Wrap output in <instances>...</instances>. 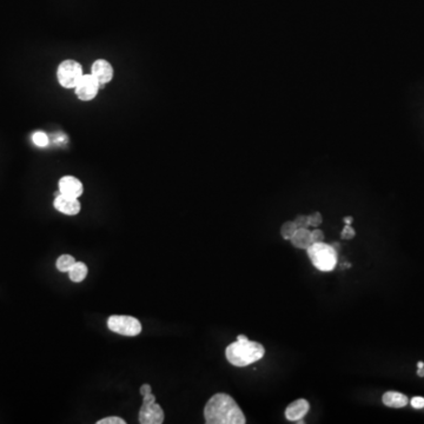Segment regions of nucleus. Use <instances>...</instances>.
Segmentation results:
<instances>
[{
  "mask_svg": "<svg viewBox=\"0 0 424 424\" xmlns=\"http://www.w3.org/2000/svg\"><path fill=\"white\" fill-rule=\"evenodd\" d=\"M309 409H310V404H309L308 400L304 398L296 399L293 400L292 403H290V404L288 405V408L285 409V417H287L289 421L297 422V421L302 420V418L305 416L306 412L309 411Z\"/></svg>",
  "mask_w": 424,
  "mask_h": 424,
  "instance_id": "11",
  "label": "nucleus"
},
{
  "mask_svg": "<svg viewBox=\"0 0 424 424\" xmlns=\"http://www.w3.org/2000/svg\"><path fill=\"white\" fill-rule=\"evenodd\" d=\"M417 367H418V368H424V363H423V362H418Z\"/></svg>",
  "mask_w": 424,
  "mask_h": 424,
  "instance_id": "27",
  "label": "nucleus"
},
{
  "mask_svg": "<svg viewBox=\"0 0 424 424\" xmlns=\"http://www.w3.org/2000/svg\"><path fill=\"white\" fill-rule=\"evenodd\" d=\"M87 272H88V269L86 264L82 263V262H76L75 265H73L69 271V276L71 281L79 283L86 278Z\"/></svg>",
  "mask_w": 424,
  "mask_h": 424,
  "instance_id": "14",
  "label": "nucleus"
},
{
  "mask_svg": "<svg viewBox=\"0 0 424 424\" xmlns=\"http://www.w3.org/2000/svg\"><path fill=\"white\" fill-rule=\"evenodd\" d=\"M383 403L390 408H404L408 404V397L397 391H387L382 397Z\"/></svg>",
  "mask_w": 424,
  "mask_h": 424,
  "instance_id": "13",
  "label": "nucleus"
},
{
  "mask_svg": "<svg viewBox=\"0 0 424 424\" xmlns=\"http://www.w3.org/2000/svg\"><path fill=\"white\" fill-rule=\"evenodd\" d=\"M84 75L82 66L75 59H65L58 65L57 80L61 87L75 88L78 81Z\"/></svg>",
  "mask_w": 424,
  "mask_h": 424,
  "instance_id": "4",
  "label": "nucleus"
},
{
  "mask_svg": "<svg viewBox=\"0 0 424 424\" xmlns=\"http://www.w3.org/2000/svg\"><path fill=\"white\" fill-rule=\"evenodd\" d=\"M293 222L296 223L297 228H309L308 216H305V214H298V216L294 218Z\"/></svg>",
  "mask_w": 424,
  "mask_h": 424,
  "instance_id": "21",
  "label": "nucleus"
},
{
  "mask_svg": "<svg viewBox=\"0 0 424 424\" xmlns=\"http://www.w3.org/2000/svg\"><path fill=\"white\" fill-rule=\"evenodd\" d=\"M126 422L123 418L117 417V416H111V417H105L102 420L97 421V424H125Z\"/></svg>",
  "mask_w": 424,
  "mask_h": 424,
  "instance_id": "19",
  "label": "nucleus"
},
{
  "mask_svg": "<svg viewBox=\"0 0 424 424\" xmlns=\"http://www.w3.org/2000/svg\"><path fill=\"white\" fill-rule=\"evenodd\" d=\"M306 251L311 263L319 271H332L337 265V251L324 241L311 244Z\"/></svg>",
  "mask_w": 424,
  "mask_h": 424,
  "instance_id": "3",
  "label": "nucleus"
},
{
  "mask_svg": "<svg viewBox=\"0 0 424 424\" xmlns=\"http://www.w3.org/2000/svg\"><path fill=\"white\" fill-rule=\"evenodd\" d=\"M205 422L208 424H244L245 416L228 394L219 393L213 395L204 408Z\"/></svg>",
  "mask_w": 424,
  "mask_h": 424,
  "instance_id": "1",
  "label": "nucleus"
},
{
  "mask_svg": "<svg viewBox=\"0 0 424 424\" xmlns=\"http://www.w3.org/2000/svg\"><path fill=\"white\" fill-rule=\"evenodd\" d=\"M32 140H33L35 145L39 147H45L49 145V137L44 132H35L33 137H32Z\"/></svg>",
  "mask_w": 424,
  "mask_h": 424,
  "instance_id": "17",
  "label": "nucleus"
},
{
  "mask_svg": "<svg viewBox=\"0 0 424 424\" xmlns=\"http://www.w3.org/2000/svg\"><path fill=\"white\" fill-rule=\"evenodd\" d=\"M151 390H152L151 385H150V384H143L140 387V389H139V393H140L141 396H144V395L151 393Z\"/></svg>",
  "mask_w": 424,
  "mask_h": 424,
  "instance_id": "24",
  "label": "nucleus"
},
{
  "mask_svg": "<svg viewBox=\"0 0 424 424\" xmlns=\"http://www.w3.org/2000/svg\"><path fill=\"white\" fill-rule=\"evenodd\" d=\"M164 410L156 403V396L152 393L143 396V404L139 410V423L141 424H161L164 422Z\"/></svg>",
  "mask_w": 424,
  "mask_h": 424,
  "instance_id": "6",
  "label": "nucleus"
},
{
  "mask_svg": "<svg viewBox=\"0 0 424 424\" xmlns=\"http://www.w3.org/2000/svg\"><path fill=\"white\" fill-rule=\"evenodd\" d=\"M323 217L322 214H320V212H312L311 214H309L308 216V223L309 226H312V228H317V226H319L320 224H322Z\"/></svg>",
  "mask_w": 424,
  "mask_h": 424,
  "instance_id": "18",
  "label": "nucleus"
},
{
  "mask_svg": "<svg viewBox=\"0 0 424 424\" xmlns=\"http://www.w3.org/2000/svg\"><path fill=\"white\" fill-rule=\"evenodd\" d=\"M311 237H312V243H318V241L324 240V234L322 230L315 229L314 231H311Z\"/></svg>",
  "mask_w": 424,
  "mask_h": 424,
  "instance_id": "22",
  "label": "nucleus"
},
{
  "mask_svg": "<svg viewBox=\"0 0 424 424\" xmlns=\"http://www.w3.org/2000/svg\"><path fill=\"white\" fill-rule=\"evenodd\" d=\"M91 73L98 79L102 86H104V85L108 84L113 79L114 69L110 61L106 60V59L99 58L94 60L93 64L91 65Z\"/></svg>",
  "mask_w": 424,
  "mask_h": 424,
  "instance_id": "8",
  "label": "nucleus"
},
{
  "mask_svg": "<svg viewBox=\"0 0 424 424\" xmlns=\"http://www.w3.org/2000/svg\"><path fill=\"white\" fill-rule=\"evenodd\" d=\"M76 262L77 261L75 257H72L71 255H61L60 257L57 259V269L60 271V272H69Z\"/></svg>",
  "mask_w": 424,
  "mask_h": 424,
  "instance_id": "15",
  "label": "nucleus"
},
{
  "mask_svg": "<svg viewBox=\"0 0 424 424\" xmlns=\"http://www.w3.org/2000/svg\"><path fill=\"white\" fill-rule=\"evenodd\" d=\"M107 326L112 332L123 335V336H133L139 335L141 332V324L135 317L125 316V315H113L107 319Z\"/></svg>",
  "mask_w": 424,
  "mask_h": 424,
  "instance_id": "5",
  "label": "nucleus"
},
{
  "mask_svg": "<svg viewBox=\"0 0 424 424\" xmlns=\"http://www.w3.org/2000/svg\"><path fill=\"white\" fill-rule=\"evenodd\" d=\"M291 244L297 249L306 250L312 243L311 231L308 228H298L296 230L292 237L290 238Z\"/></svg>",
  "mask_w": 424,
  "mask_h": 424,
  "instance_id": "12",
  "label": "nucleus"
},
{
  "mask_svg": "<svg viewBox=\"0 0 424 424\" xmlns=\"http://www.w3.org/2000/svg\"><path fill=\"white\" fill-rule=\"evenodd\" d=\"M59 191L65 196L79 198L84 192L82 183L75 176H64L59 181Z\"/></svg>",
  "mask_w": 424,
  "mask_h": 424,
  "instance_id": "10",
  "label": "nucleus"
},
{
  "mask_svg": "<svg viewBox=\"0 0 424 424\" xmlns=\"http://www.w3.org/2000/svg\"><path fill=\"white\" fill-rule=\"evenodd\" d=\"M100 87H102V84L98 81V79L92 73H86V75H82L80 80L76 85L75 92L77 98L81 102H91L97 97Z\"/></svg>",
  "mask_w": 424,
  "mask_h": 424,
  "instance_id": "7",
  "label": "nucleus"
},
{
  "mask_svg": "<svg viewBox=\"0 0 424 424\" xmlns=\"http://www.w3.org/2000/svg\"><path fill=\"white\" fill-rule=\"evenodd\" d=\"M53 206H54L55 210H58L61 213L67 214V216H76L80 212L81 205L78 198H73V197L65 196V194L59 193L55 197L54 202H53Z\"/></svg>",
  "mask_w": 424,
  "mask_h": 424,
  "instance_id": "9",
  "label": "nucleus"
},
{
  "mask_svg": "<svg viewBox=\"0 0 424 424\" xmlns=\"http://www.w3.org/2000/svg\"><path fill=\"white\" fill-rule=\"evenodd\" d=\"M264 346L258 342L250 341L245 335H239L237 341L225 349L226 359L235 367H246L263 358Z\"/></svg>",
  "mask_w": 424,
  "mask_h": 424,
  "instance_id": "2",
  "label": "nucleus"
},
{
  "mask_svg": "<svg viewBox=\"0 0 424 424\" xmlns=\"http://www.w3.org/2000/svg\"><path fill=\"white\" fill-rule=\"evenodd\" d=\"M343 220L345 222V224H349V225H351V223L353 222V218L352 217H344Z\"/></svg>",
  "mask_w": 424,
  "mask_h": 424,
  "instance_id": "25",
  "label": "nucleus"
},
{
  "mask_svg": "<svg viewBox=\"0 0 424 424\" xmlns=\"http://www.w3.org/2000/svg\"><path fill=\"white\" fill-rule=\"evenodd\" d=\"M417 375L420 376V377H423L424 376V368H418Z\"/></svg>",
  "mask_w": 424,
  "mask_h": 424,
  "instance_id": "26",
  "label": "nucleus"
},
{
  "mask_svg": "<svg viewBox=\"0 0 424 424\" xmlns=\"http://www.w3.org/2000/svg\"><path fill=\"white\" fill-rule=\"evenodd\" d=\"M411 405L415 409H422L424 408V398L423 397H414L411 399Z\"/></svg>",
  "mask_w": 424,
  "mask_h": 424,
  "instance_id": "23",
  "label": "nucleus"
},
{
  "mask_svg": "<svg viewBox=\"0 0 424 424\" xmlns=\"http://www.w3.org/2000/svg\"><path fill=\"white\" fill-rule=\"evenodd\" d=\"M297 229L298 228H297L296 223H294L293 220H288V222H285L284 224H283L282 228H281L282 237L284 238V239L290 240V238L292 237Z\"/></svg>",
  "mask_w": 424,
  "mask_h": 424,
  "instance_id": "16",
  "label": "nucleus"
},
{
  "mask_svg": "<svg viewBox=\"0 0 424 424\" xmlns=\"http://www.w3.org/2000/svg\"><path fill=\"white\" fill-rule=\"evenodd\" d=\"M355 235H356L355 229H353L351 225H349V224H345V226H344L343 230H342V234H341L342 238H343V239H351V238L355 237Z\"/></svg>",
  "mask_w": 424,
  "mask_h": 424,
  "instance_id": "20",
  "label": "nucleus"
}]
</instances>
